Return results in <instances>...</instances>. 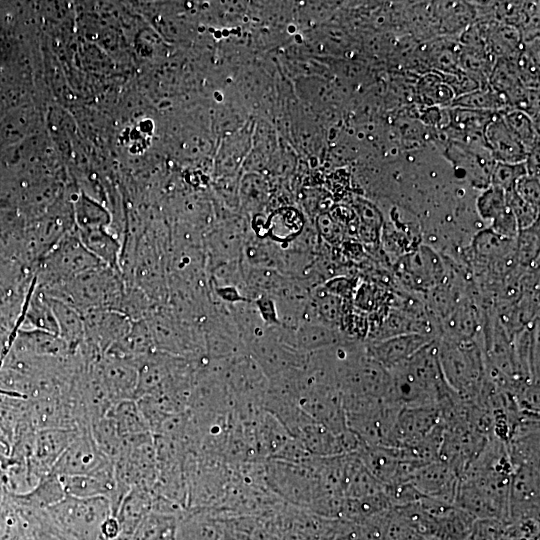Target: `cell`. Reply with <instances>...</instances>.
<instances>
[{
	"instance_id": "1",
	"label": "cell",
	"mask_w": 540,
	"mask_h": 540,
	"mask_svg": "<svg viewBox=\"0 0 540 540\" xmlns=\"http://www.w3.org/2000/svg\"><path fill=\"white\" fill-rule=\"evenodd\" d=\"M388 400L398 406H441L454 393L441 372L437 339L390 372Z\"/></svg>"
},
{
	"instance_id": "2",
	"label": "cell",
	"mask_w": 540,
	"mask_h": 540,
	"mask_svg": "<svg viewBox=\"0 0 540 540\" xmlns=\"http://www.w3.org/2000/svg\"><path fill=\"white\" fill-rule=\"evenodd\" d=\"M119 274L102 265L66 282L40 289V292L67 303L82 314L100 308L119 311L125 289Z\"/></svg>"
},
{
	"instance_id": "3",
	"label": "cell",
	"mask_w": 540,
	"mask_h": 540,
	"mask_svg": "<svg viewBox=\"0 0 540 540\" xmlns=\"http://www.w3.org/2000/svg\"><path fill=\"white\" fill-rule=\"evenodd\" d=\"M442 375L451 391L464 401H475L486 378L482 347L476 340L437 338Z\"/></svg>"
},
{
	"instance_id": "4",
	"label": "cell",
	"mask_w": 540,
	"mask_h": 540,
	"mask_svg": "<svg viewBox=\"0 0 540 540\" xmlns=\"http://www.w3.org/2000/svg\"><path fill=\"white\" fill-rule=\"evenodd\" d=\"M55 540H97L101 523L112 514L105 497L77 498L66 495L44 509Z\"/></svg>"
},
{
	"instance_id": "5",
	"label": "cell",
	"mask_w": 540,
	"mask_h": 540,
	"mask_svg": "<svg viewBox=\"0 0 540 540\" xmlns=\"http://www.w3.org/2000/svg\"><path fill=\"white\" fill-rule=\"evenodd\" d=\"M102 265L79 237L62 238L41 257L38 286L43 289L60 284Z\"/></svg>"
},
{
	"instance_id": "6",
	"label": "cell",
	"mask_w": 540,
	"mask_h": 540,
	"mask_svg": "<svg viewBox=\"0 0 540 540\" xmlns=\"http://www.w3.org/2000/svg\"><path fill=\"white\" fill-rule=\"evenodd\" d=\"M539 465L515 467L508 489V522L520 519L539 520Z\"/></svg>"
},
{
	"instance_id": "7",
	"label": "cell",
	"mask_w": 540,
	"mask_h": 540,
	"mask_svg": "<svg viewBox=\"0 0 540 540\" xmlns=\"http://www.w3.org/2000/svg\"><path fill=\"white\" fill-rule=\"evenodd\" d=\"M401 280L416 290H429L446 277L444 263L432 248L420 245L405 254L398 263Z\"/></svg>"
},
{
	"instance_id": "8",
	"label": "cell",
	"mask_w": 540,
	"mask_h": 540,
	"mask_svg": "<svg viewBox=\"0 0 540 540\" xmlns=\"http://www.w3.org/2000/svg\"><path fill=\"white\" fill-rule=\"evenodd\" d=\"M444 155L451 162L455 172L472 186L485 189L490 185V175L495 164L485 146L472 145L460 141H450Z\"/></svg>"
},
{
	"instance_id": "9",
	"label": "cell",
	"mask_w": 540,
	"mask_h": 540,
	"mask_svg": "<svg viewBox=\"0 0 540 540\" xmlns=\"http://www.w3.org/2000/svg\"><path fill=\"white\" fill-rule=\"evenodd\" d=\"M109 461L94 442L90 428L81 430L52 468L58 476L90 474Z\"/></svg>"
},
{
	"instance_id": "10",
	"label": "cell",
	"mask_w": 540,
	"mask_h": 540,
	"mask_svg": "<svg viewBox=\"0 0 540 540\" xmlns=\"http://www.w3.org/2000/svg\"><path fill=\"white\" fill-rule=\"evenodd\" d=\"M441 422L436 405L400 407L392 431L391 447H409L423 439Z\"/></svg>"
},
{
	"instance_id": "11",
	"label": "cell",
	"mask_w": 540,
	"mask_h": 540,
	"mask_svg": "<svg viewBox=\"0 0 540 540\" xmlns=\"http://www.w3.org/2000/svg\"><path fill=\"white\" fill-rule=\"evenodd\" d=\"M94 366L113 404L135 399L138 384L136 361L104 354Z\"/></svg>"
},
{
	"instance_id": "12",
	"label": "cell",
	"mask_w": 540,
	"mask_h": 540,
	"mask_svg": "<svg viewBox=\"0 0 540 540\" xmlns=\"http://www.w3.org/2000/svg\"><path fill=\"white\" fill-rule=\"evenodd\" d=\"M409 481L422 496L454 505L459 476L446 462L438 459L420 466Z\"/></svg>"
},
{
	"instance_id": "13",
	"label": "cell",
	"mask_w": 540,
	"mask_h": 540,
	"mask_svg": "<svg viewBox=\"0 0 540 540\" xmlns=\"http://www.w3.org/2000/svg\"><path fill=\"white\" fill-rule=\"evenodd\" d=\"M423 334H402L382 340L370 341L365 346L367 354L388 372L404 363L418 350L436 340Z\"/></svg>"
},
{
	"instance_id": "14",
	"label": "cell",
	"mask_w": 540,
	"mask_h": 540,
	"mask_svg": "<svg viewBox=\"0 0 540 540\" xmlns=\"http://www.w3.org/2000/svg\"><path fill=\"white\" fill-rule=\"evenodd\" d=\"M304 227L303 215L290 206L277 208L267 217L262 213L256 214L252 219V228L256 237L280 244L292 243Z\"/></svg>"
},
{
	"instance_id": "15",
	"label": "cell",
	"mask_w": 540,
	"mask_h": 540,
	"mask_svg": "<svg viewBox=\"0 0 540 540\" xmlns=\"http://www.w3.org/2000/svg\"><path fill=\"white\" fill-rule=\"evenodd\" d=\"M80 431L65 428H48L36 431L29 459L42 476L52 471L59 457Z\"/></svg>"
},
{
	"instance_id": "16",
	"label": "cell",
	"mask_w": 540,
	"mask_h": 540,
	"mask_svg": "<svg viewBox=\"0 0 540 540\" xmlns=\"http://www.w3.org/2000/svg\"><path fill=\"white\" fill-rule=\"evenodd\" d=\"M59 477L66 495L77 498L105 497L112 505L116 492L113 461L90 474Z\"/></svg>"
},
{
	"instance_id": "17",
	"label": "cell",
	"mask_w": 540,
	"mask_h": 540,
	"mask_svg": "<svg viewBox=\"0 0 540 540\" xmlns=\"http://www.w3.org/2000/svg\"><path fill=\"white\" fill-rule=\"evenodd\" d=\"M484 141L495 162H525L528 152L516 139L503 120L501 113H496L484 130Z\"/></svg>"
},
{
	"instance_id": "18",
	"label": "cell",
	"mask_w": 540,
	"mask_h": 540,
	"mask_svg": "<svg viewBox=\"0 0 540 540\" xmlns=\"http://www.w3.org/2000/svg\"><path fill=\"white\" fill-rule=\"evenodd\" d=\"M246 242V229L242 219L227 221L215 229L207 237L206 248L213 263L230 261L242 257Z\"/></svg>"
},
{
	"instance_id": "19",
	"label": "cell",
	"mask_w": 540,
	"mask_h": 540,
	"mask_svg": "<svg viewBox=\"0 0 540 540\" xmlns=\"http://www.w3.org/2000/svg\"><path fill=\"white\" fill-rule=\"evenodd\" d=\"M475 257L496 266L514 265L516 260V239H507L496 234L490 227L479 230L471 242Z\"/></svg>"
},
{
	"instance_id": "20",
	"label": "cell",
	"mask_w": 540,
	"mask_h": 540,
	"mask_svg": "<svg viewBox=\"0 0 540 540\" xmlns=\"http://www.w3.org/2000/svg\"><path fill=\"white\" fill-rule=\"evenodd\" d=\"M152 490L134 487L123 497L114 516L119 521L121 535L130 540L142 520L151 512Z\"/></svg>"
},
{
	"instance_id": "21",
	"label": "cell",
	"mask_w": 540,
	"mask_h": 540,
	"mask_svg": "<svg viewBox=\"0 0 540 540\" xmlns=\"http://www.w3.org/2000/svg\"><path fill=\"white\" fill-rule=\"evenodd\" d=\"M46 297L55 316L58 336L67 344L72 353H76L84 341L82 313L67 303L49 296Z\"/></svg>"
},
{
	"instance_id": "22",
	"label": "cell",
	"mask_w": 540,
	"mask_h": 540,
	"mask_svg": "<svg viewBox=\"0 0 540 540\" xmlns=\"http://www.w3.org/2000/svg\"><path fill=\"white\" fill-rule=\"evenodd\" d=\"M296 348L306 354L336 346L342 341L336 328L321 322H306L295 330Z\"/></svg>"
},
{
	"instance_id": "23",
	"label": "cell",
	"mask_w": 540,
	"mask_h": 540,
	"mask_svg": "<svg viewBox=\"0 0 540 540\" xmlns=\"http://www.w3.org/2000/svg\"><path fill=\"white\" fill-rule=\"evenodd\" d=\"M174 540H223V535L212 518L187 508L176 521Z\"/></svg>"
},
{
	"instance_id": "24",
	"label": "cell",
	"mask_w": 540,
	"mask_h": 540,
	"mask_svg": "<svg viewBox=\"0 0 540 540\" xmlns=\"http://www.w3.org/2000/svg\"><path fill=\"white\" fill-rule=\"evenodd\" d=\"M106 415L113 421L123 440L151 433L135 399L114 403Z\"/></svg>"
},
{
	"instance_id": "25",
	"label": "cell",
	"mask_w": 540,
	"mask_h": 540,
	"mask_svg": "<svg viewBox=\"0 0 540 540\" xmlns=\"http://www.w3.org/2000/svg\"><path fill=\"white\" fill-rule=\"evenodd\" d=\"M415 95L424 108H448L455 99V94L443 75L434 71L426 72L418 77Z\"/></svg>"
},
{
	"instance_id": "26",
	"label": "cell",
	"mask_w": 540,
	"mask_h": 540,
	"mask_svg": "<svg viewBox=\"0 0 540 540\" xmlns=\"http://www.w3.org/2000/svg\"><path fill=\"white\" fill-rule=\"evenodd\" d=\"M270 199L268 180L258 172L245 174L238 184V201L242 208L253 216L261 214Z\"/></svg>"
},
{
	"instance_id": "27",
	"label": "cell",
	"mask_w": 540,
	"mask_h": 540,
	"mask_svg": "<svg viewBox=\"0 0 540 540\" xmlns=\"http://www.w3.org/2000/svg\"><path fill=\"white\" fill-rule=\"evenodd\" d=\"M11 495L19 503L40 510L56 504L66 496L60 477L53 472L45 475L30 492Z\"/></svg>"
},
{
	"instance_id": "28",
	"label": "cell",
	"mask_w": 540,
	"mask_h": 540,
	"mask_svg": "<svg viewBox=\"0 0 540 540\" xmlns=\"http://www.w3.org/2000/svg\"><path fill=\"white\" fill-rule=\"evenodd\" d=\"M79 238L102 264L120 272V244L114 237L97 228L82 231Z\"/></svg>"
},
{
	"instance_id": "29",
	"label": "cell",
	"mask_w": 540,
	"mask_h": 540,
	"mask_svg": "<svg viewBox=\"0 0 540 540\" xmlns=\"http://www.w3.org/2000/svg\"><path fill=\"white\" fill-rule=\"evenodd\" d=\"M450 107L504 113L510 110L506 99L489 85L456 97Z\"/></svg>"
},
{
	"instance_id": "30",
	"label": "cell",
	"mask_w": 540,
	"mask_h": 540,
	"mask_svg": "<svg viewBox=\"0 0 540 540\" xmlns=\"http://www.w3.org/2000/svg\"><path fill=\"white\" fill-rule=\"evenodd\" d=\"M353 208L358 218L357 233L366 243L378 242L384 225V218L375 204L369 200L356 197Z\"/></svg>"
},
{
	"instance_id": "31",
	"label": "cell",
	"mask_w": 540,
	"mask_h": 540,
	"mask_svg": "<svg viewBox=\"0 0 540 540\" xmlns=\"http://www.w3.org/2000/svg\"><path fill=\"white\" fill-rule=\"evenodd\" d=\"M90 433L100 451L113 462L122 454L123 439L106 414L90 424Z\"/></svg>"
},
{
	"instance_id": "32",
	"label": "cell",
	"mask_w": 540,
	"mask_h": 540,
	"mask_svg": "<svg viewBox=\"0 0 540 540\" xmlns=\"http://www.w3.org/2000/svg\"><path fill=\"white\" fill-rule=\"evenodd\" d=\"M501 115L507 127L528 153L539 147V124L528 114L510 109Z\"/></svg>"
},
{
	"instance_id": "33",
	"label": "cell",
	"mask_w": 540,
	"mask_h": 540,
	"mask_svg": "<svg viewBox=\"0 0 540 540\" xmlns=\"http://www.w3.org/2000/svg\"><path fill=\"white\" fill-rule=\"evenodd\" d=\"M516 67L521 83L539 90V38L522 42L516 55Z\"/></svg>"
},
{
	"instance_id": "34",
	"label": "cell",
	"mask_w": 540,
	"mask_h": 540,
	"mask_svg": "<svg viewBox=\"0 0 540 540\" xmlns=\"http://www.w3.org/2000/svg\"><path fill=\"white\" fill-rule=\"evenodd\" d=\"M26 321L30 330H41L58 335V328L53 310L47 297L41 292L34 295L29 303Z\"/></svg>"
},
{
	"instance_id": "35",
	"label": "cell",
	"mask_w": 540,
	"mask_h": 540,
	"mask_svg": "<svg viewBox=\"0 0 540 540\" xmlns=\"http://www.w3.org/2000/svg\"><path fill=\"white\" fill-rule=\"evenodd\" d=\"M505 192L489 185L476 199V210L482 220L492 221L507 209Z\"/></svg>"
},
{
	"instance_id": "36",
	"label": "cell",
	"mask_w": 540,
	"mask_h": 540,
	"mask_svg": "<svg viewBox=\"0 0 540 540\" xmlns=\"http://www.w3.org/2000/svg\"><path fill=\"white\" fill-rule=\"evenodd\" d=\"M515 255L517 262L524 266L539 258V220L530 227L519 230Z\"/></svg>"
},
{
	"instance_id": "37",
	"label": "cell",
	"mask_w": 540,
	"mask_h": 540,
	"mask_svg": "<svg viewBox=\"0 0 540 540\" xmlns=\"http://www.w3.org/2000/svg\"><path fill=\"white\" fill-rule=\"evenodd\" d=\"M315 313L320 318L333 327V324L342 320L343 316V300L342 298L331 294L325 288L317 289L312 301Z\"/></svg>"
},
{
	"instance_id": "38",
	"label": "cell",
	"mask_w": 540,
	"mask_h": 540,
	"mask_svg": "<svg viewBox=\"0 0 540 540\" xmlns=\"http://www.w3.org/2000/svg\"><path fill=\"white\" fill-rule=\"evenodd\" d=\"M525 175H528L525 162L513 164L495 162L490 175V185L508 192L514 189L518 180Z\"/></svg>"
},
{
	"instance_id": "39",
	"label": "cell",
	"mask_w": 540,
	"mask_h": 540,
	"mask_svg": "<svg viewBox=\"0 0 540 540\" xmlns=\"http://www.w3.org/2000/svg\"><path fill=\"white\" fill-rule=\"evenodd\" d=\"M506 204L516 218L519 230L525 229L538 221L539 209L525 202L514 189L505 192Z\"/></svg>"
},
{
	"instance_id": "40",
	"label": "cell",
	"mask_w": 540,
	"mask_h": 540,
	"mask_svg": "<svg viewBox=\"0 0 540 540\" xmlns=\"http://www.w3.org/2000/svg\"><path fill=\"white\" fill-rule=\"evenodd\" d=\"M505 525L498 519H475L467 540H501Z\"/></svg>"
},
{
	"instance_id": "41",
	"label": "cell",
	"mask_w": 540,
	"mask_h": 540,
	"mask_svg": "<svg viewBox=\"0 0 540 540\" xmlns=\"http://www.w3.org/2000/svg\"><path fill=\"white\" fill-rule=\"evenodd\" d=\"M316 228L318 234L329 243H337L343 237V227L331 214L323 212L317 216Z\"/></svg>"
},
{
	"instance_id": "42",
	"label": "cell",
	"mask_w": 540,
	"mask_h": 540,
	"mask_svg": "<svg viewBox=\"0 0 540 540\" xmlns=\"http://www.w3.org/2000/svg\"><path fill=\"white\" fill-rule=\"evenodd\" d=\"M514 190L525 202L539 209L540 185L538 177L523 176L516 183Z\"/></svg>"
},
{
	"instance_id": "43",
	"label": "cell",
	"mask_w": 540,
	"mask_h": 540,
	"mask_svg": "<svg viewBox=\"0 0 540 540\" xmlns=\"http://www.w3.org/2000/svg\"><path fill=\"white\" fill-rule=\"evenodd\" d=\"M489 227L496 234L507 239L515 240L519 233L516 218L509 208L492 220Z\"/></svg>"
},
{
	"instance_id": "44",
	"label": "cell",
	"mask_w": 540,
	"mask_h": 540,
	"mask_svg": "<svg viewBox=\"0 0 540 540\" xmlns=\"http://www.w3.org/2000/svg\"><path fill=\"white\" fill-rule=\"evenodd\" d=\"M262 321L267 328L281 325L275 299L262 295L254 300Z\"/></svg>"
},
{
	"instance_id": "45",
	"label": "cell",
	"mask_w": 540,
	"mask_h": 540,
	"mask_svg": "<svg viewBox=\"0 0 540 540\" xmlns=\"http://www.w3.org/2000/svg\"><path fill=\"white\" fill-rule=\"evenodd\" d=\"M325 289L340 298L350 297L353 286L349 279L336 278L325 284Z\"/></svg>"
}]
</instances>
